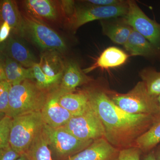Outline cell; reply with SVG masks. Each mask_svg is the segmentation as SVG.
I'll return each instance as SVG.
<instances>
[{
	"label": "cell",
	"mask_w": 160,
	"mask_h": 160,
	"mask_svg": "<svg viewBox=\"0 0 160 160\" xmlns=\"http://www.w3.org/2000/svg\"><path fill=\"white\" fill-rule=\"evenodd\" d=\"M83 90L102 121L105 138L119 150L136 146L138 139L150 128L159 117L131 114L124 111L110 99L106 87L90 86Z\"/></svg>",
	"instance_id": "6da1fadb"
},
{
	"label": "cell",
	"mask_w": 160,
	"mask_h": 160,
	"mask_svg": "<svg viewBox=\"0 0 160 160\" xmlns=\"http://www.w3.org/2000/svg\"><path fill=\"white\" fill-rule=\"evenodd\" d=\"M50 92L40 88L34 80H26L12 86L9 92V109L5 115L13 118L41 111Z\"/></svg>",
	"instance_id": "7a4b0ae2"
},
{
	"label": "cell",
	"mask_w": 160,
	"mask_h": 160,
	"mask_svg": "<svg viewBox=\"0 0 160 160\" xmlns=\"http://www.w3.org/2000/svg\"><path fill=\"white\" fill-rule=\"evenodd\" d=\"M106 92L116 106L128 113L160 116L158 97L149 94L142 81L127 93H119L107 88Z\"/></svg>",
	"instance_id": "3957f363"
},
{
	"label": "cell",
	"mask_w": 160,
	"mask_h": 160,
	"mask_svg": "<svg viewBox=\"0 0 160 160\" xmlns=\"http://www.w3.org/2000/svg\"><path fill=\"white\" fill-rule=\"evenodd\" d=\"M44 130L55 160H66L87 148L94 141L78 138L64 127L52 128L45 124Z\"/></svg>",
	"instance_id": "277c9868"
},
{
	"label": "cell",
	"mask_w": 160,
	"mask_h": 160,
	"mask_svg": "<svg viewBox=\"0 0 160 160\" xmlns=\"http://www.w3.org/2000/svg\"><path fill=\"white\" fill-rule=\"evenodd\" d=\"M44 125L41 111L29 112L13 118L10 146L21 154L26 152Z\"/></svg>",
	"instance_id": "5b68a950"
},
{
	"label": "cell",
	"mask_w": 160,
	"mask_h": 160,
	"mask_svg": "<svg viewBox=\"0 0 160 160\" xmlns=\"http://www.w3.org/2000/svg\"><path fill=\"white\" fill-rule=\"evenodd\" d=\"M25 23V36L45 52H62L67 49L62 38L46 24L26 14L22 13Z\"/></svg>",
	"instance_id": "8992f818"
},
{
	"label": "cell",
	"mask_w": 160,
	"mask_h": 160,
	"mask_svg": "<svg viewBox=\"0 0 160 160\" xmlns=\"http://www.w3.org/2000/svg\"><path fill=\"white\" fill-rule=\"evenodd\" d=\"M63 127L80 139L95 141L105 138L102 123L90 103L86 111L72 117Z\"/></svg>",
	"instance_id": "52a82bcc"
},
{
	"label": "cell",
	"mask_w": 160,
	"mask_h": 160,
	"mask_svg": "<svg viewBox=\"0 0 160 160\" xmlns=\"http://www.w3.org/2000/svg\"><path fill=\"white\" fill-rule=\"evenodd\" d=\"M128 9V1L117 6H92L85 8H76L67 22L72 30L76 32L80 27L89 22L123 17L127 13Z\"/></svg>",
	"instance_id": "ba28073f"
},
{
	"label": "cell",
	"mask_w": 160,
	"mask_h": 160,
	"mask_svg": "<svg viewBox=\"0 0 160 160\" xmlns=\"http://www.w3.org/2000/svg\"><path fill=\"white\" fill-rule=\"evenodd\" d=\"M127 13L122 17L126 24L147 39L160 52V24L149 18L134 1H128Z\"/></svg>",
	"instance_id": "9c48e42d"
},
{
	"label": "cell",
	"mask_w": 160,
	"mask_h": 160,
	"mask_svg": "<svg viewBox=\"0 0 160 160\" xmlns=\"http://www.w3.org/2000/svg\"><path fill=\"white\" fill-rule=\"evenodd\" d=\"M22 6L25 13L45 24L58 22L65 16L60 2L55 1L26 0L23 1Z\"/></svg>",
	"instance_id": "30bf717a"
},
{
	"label": "cell",
	"mask_w": 160,
	"mask_h": 160,
	"mask_svg": "<svg viewBox=\"0 0 160 160\" xmlns=\"http://www.w3.org/2000/svg\"><path fill=\"white\" fill-rule=\"evenodd\" d=\"M61 94L58 89L51 92L41 111L44 122L52 128L65 126L73 117L60 105Z\"/></svg>",
	"instance_id": "8fae6325"
},
{
	"label": "cell",
	"mask_w": 160,
	"mask_h": 160,
	"mask_svg": "<svg viewBox=\"0 0 160 160\" xmlns=\"http://www.w3.org/2000/svg\"><path fill=\"white\" fill-rule=\"evenodd\" d=\"M120 150L105 138L95 140L89 146L66 160H117Z\"/></svg>",
	"instance_id": "7c38bea8"
},
{
	"label": "cell",
	"mask_w": 160,
	"mask_h": 160,
	"mask_svg": "<svg viewBox=\"0 0 160 160\" xmlns=\"http://www.w3.org/2000/svg\"><path fill=\"white\" fill-rule=\"evenodd\" d=\"M1 57L0 81H8L13 86L26 80L34 79L32 68H25L3 55Z\"/></svg>",
	"instance_id": "4fadbf2b"
},
{
	"label": "cell",
	"mask_w": 160,
	"mask_h": 160,
	"mask_svg": "<svg viewBox=\"0 0 160 160\" xmlns=\"http://www.w3.org/2000/svg\"><path fill=\"white\" fill-rule=\"evenodd\" d=\"M93 81L83 72L77 63L70 62L66 65L58 90L62 94L75 92L77 87Z\"/></svg>",
	"instance_id": "5bb4252c"
},
{
	"label": "cell",
	"mask_w": 160,
	"mask_h": 160,
	"mask_svg": "<svg viewBox=\"0 0 160 160\" xmlns=\"http://www.w3.org/2000/svg\"><path fill=\"white\" fill-rule=\"evenodd\" d=\"M1 48L3 55L12 59L25 68H32L36 63L34 55L22 43L14 38H9Z\"/></svg>",
	"instance_id": "9a60e30c"
},
{
	"label": "cell",
	"mask_w": 160,
	"mask_h": 160,
	"mask_svg": "<svg viewBox=\"0 0 160 160\" xmlns=\"http://www.w3.org/2000/svg\"><path fill=\"white\" fill-rule=\"evenodd\" d=\"M1 23L6 22L16 34L25 36V23L22 14L20 12L16 2L11 0L1 1Z\"/></svg>",
	"instance_id": "2e32d148"
},
{
	"label": "cell",
	"mask_w": 160,
	"mask_h": 160,
	"mask_svg": "<svg viewBox=\"0 0 160 160\" xmlns=\"http://www.w3.org/2000/svg\"><path fill=\"white\" fill-rule=\"evenodd\" d=\"M103 33L112 42L124 46L132 30V28L125 22L122 17L101 21Z\"/></svg>",
	"instance_id": "e0dca14e"
},
{
	"label": "cell",
	"mask_w": 160,
	"mask_h": 160,
	"mask_svg": "<svg viewBox=\"0 0 160 160\" xmlns=\"http://www.w3.org/2000/svg\"><path fill=\"white\" fill-rule=\"evenodd\" d=\"M128 55L117 47H110L104 50L99 56L95 62L83 70L86 74L97 68L108 69L115 68L126 62Z\"/></svg>",
	"instance_id": "ac0fdd59"
},
{
	"label": "cell",
	"mask_w": 160,
	"mask_h": 160,
	"mask_svg": "<svg viewBox=\"0 0 160 160\" xmlns=\"http://www.w3.org/2000/svg\"><path fill=\"white\" fill-rule=\"evenodd\" d=\"M124 46L126 51L132 56L152 57L160 55V52L147 39L132 28Z\"/></svg>",
	"instance_id": "d6986e66"
},
{
	"label": "cell",
	"mask_w": 160,
	"mask_h": 160,
	"mask_svg": "<svg viewBox=\"0 0 160 160\" xmlns=\"http://www.w3.org/2000/svg\"><path fill=\"white\" fill-rule=\"evenodd\" d=\"M59 102L73 117L82 114L89 106V99L84 90L61 94Z\"/></svg>",
	"instance_id": "ffe728a7"
},
{
	"label": "cell",
	"mask_w": 160,
	"mask_h": 160,
	"mask_svg": "<svg viewBox=\"0 0 160 160\" xmlns=\"http://www.w3.org/2000/svg\"><path fill=\"white\" fill-rule=\"evenodd\" d=\"M60 52L46 51L41 55L39 63L43 72L49 77H55L64 73L66 65L63 62Z\"/></svg>",
	"instance_id": "44dd1931"
},
{
	"label": "cell",
	"mask_w": 160,
	"mask_h": 160,
	"mask_svg": "<svg viewBox=\"0 0 160 160\" xmlns=\"http://www.w3.org/2000/svg\"><path fill=\"white\" fill-rule=\"evenodd\" d=\"M160 143V116L158 117L150 128L140 136L136 142L143 153L150 152Z\"/></svg>",
	"instance_id": "7402d4cb"
},
{
	"label": "cell",
	"mask_w": 160,
	"mask_h": 160,
	"mask_svg": "<svg viewBox=\"0 0 160 160\" xmlns=\"http://www.w3.org/2000/svg\"><path fill=\"white\" fill-rule=\"evenodd\" d=\"M26 153L30 160H53L44 127L36 136Z\"/></svg>",
	"instance_id": "603a6c76"
},
{
	"label": "cell",
	"mask_w": 160,
	"mask_h": 160,
	"mask_svg": "<svg viewBox=\"0 0 160 160\" xmlns=\"http://www.w3.org/2000/svg\"><path fill=\"white\" fill-rule=\"evenodd\" d=\"M32 68L34 79L36 80L37 85L40 88L49 92L53 91L58 89L63 73L52 77H49L43 72L39 64L37 62L35 63Z\"/></svg>",
	"instance_id": "cb8c5ba5"
},
{
	"label": "cell",
	"mask_w": 160,
	"mask_h": 160,
	"mask_svg": "<svg viewBox=\"0 0 160 160\" xmlns=\"http://www.w3.org/2000/svg\"><path fill=\"white\" fill-rule=\"evenodd\" d=\"M140 76L149 94L156 97L160 95V72L148 68L142 70Z\"/></svg>",
	"instance_id": "d4e9b609"
},
{
	"label": "cell",
	"mask_w": 160,
	"mask_h": 160,
	"mask_svg": "<svg viewBox=\"0 0 160 160\" xmlns=\"http://www.w3.org/2000/svg\"><path fill=\"white\" fill-rule=\"evenodd\" d=\"M13 118L5 115L0 121V149L10 146V138Z\"/></svg>",
	"instance_id": "484cf974"
},
{
	"label": "cell",
	"mask_w": 160,
	"mask_h": 160,
	"mask_svg": "<svg viewBox=\"0 0 160 160\" xmlns=\"http://www.w3.org/2000/svg\"><path fill=\"white\" fill-rule=\"evenodd\" d=\"M12 85L7 81H0V112L6 115L9 109V92Z\"/></svg>",
	"instance_id": "4316f807"
},
{
	"label": "cell",
	"mask_w": 160,
	"mask_h": 160,
	"mask_svg": "<svg viewBox=\"0 0 160 160\" xmlns=\"http://www.w3.org/2000/svg\"><path fill=\"white\" fill-rule=\"evenodd\" d=\"M142 152L137 146L120 150L117 160H141Z\"/></svg>",
	"instance_id": "83f0119b"
},
{
	"label": "cell",
	"mask_w": 160,
	"mask_h": 160,
	"mask_svg": "<svg viewBox=\"0 0 160 160\" xmlns=\"http://www.w3.org/2000/svg\"><path fill=\"white\" fill-rule=\"evenodd\" d=\"M21 155L11 146L0 149V160H17Z\"/></svg>",
	"instance_id": "f1b7e54d"
},
{
	"label": "cell",
	"mask_w": 160,
	"mask_h": 160,
	"mask_svg": "<svg viewBox=\"0 0 160 160\" xmlns=\"http://www.w3.org/2000/svg\"><path fill=\"white\" fill-rule=\"evenodd\" d=\"M87 2L92 6H119L126 2V1L121 0H89Z\"/></svg>",
	"instance_id": "f546056e"
},
{
	"label": "cell",
	"mask_w": 160,
	"mask_h": 160,
	"mask_svg": "<svg viewBox=\"0 0 160 160\" xmlns=\"http://www.w3.org/2000/svg\"><path fill=\"white\" fill-rule=\"evenodd\" d=\"M11 30V27L8 23L6 22L1 23L0 28V42L1 43L7 40Z\"/></svg>",
	"instance_id": "4dcf8cb0"
},
{
	"label": "cell",
	"mask_w": 160,
	"mask_h": 160,
	"mask_svg": "<svg viewBox=\"0 0 160 160\" xmlns=\"http://www.w3.org/2000/svg\"><path fill=\"white\" fill-rule=\"evenodd\" d=\"M142 160H156L155 159L153 150L146 153H143Z\"/></svg>",
	"instance_id": "1f68e13d"
},
{
	"label": "cell",
	"mask_w": 160,
	"mask_h": 160,
	"mask_svg": "<svg viewBox=\"0 0 160 160\" xmlns=\"http://www.w3.org/2000/svg\"><path fill=\"white\" fill-rule=\"evenodd\" d=\"M152 150L155 160H160V143Z\"/></svg>",
	"instance_id": "d6a6232c"
},
{
	"label": "cell",
	"mask_w": 160,
	"mask_h": 160,
	"mask_svg": "<svg viewBox=\"0 0 160 160\" xmlns=\"http://www.w3.org/2000/svg\"><path fill=\"white\" fill-rule=\"evenodd\" d=\"M17 160H30V159H29L27 153L26 152H25V153L21 154L20 157Z\"/></svg>",
	"instance_id": "836d02e7"
},
{
	"label": "cell",
	"mask_w": 160,
	"mask_h": 160,
	"mask_svg": "<svg viewBox=\"0 0 160 160\" xmlns=\"http://www.w3.org/2000/svg\"><path fill=\"white\" fill-rule=\"evenodd\" d=\"M158 101L159 106V109L160 111V95L158 97Z\"/></svg>",
	"instance_id": "e575fe53"
}]
</instances>
